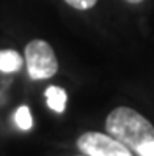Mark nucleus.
Returning a JSON list of instances; mask_svg holds the SVG:
<instances>
[{"instance_id":"nucleus-1","label":"nucleus","mask_w":154,"mask_h":156,"mask_svg":"<svg viewBox=\"0 0 154 156\" xmlns=\"http://www.w3.org/2000/svg\"><path fill=\"white\" fill-rule=\"evenodd\" d=\"M105 128L112 137L137 153L143 145L154 142V126L151 122L131 107L113 109L107 115Z\"/></svg>"},{"instance_id":"nucleus-2","label":"nucleus","mask_w":154,"mask_h":156,"mask_svg":"<svg viewBox=\"0 0 154 156\" xmlns=\"http://www.w3.org/2000/svg\"><path fill=\"white\" fill-rule=\"evenodd\" d=\"M25 63L29 76L35 80L49 79L58 71L55 52L52 46L44 40H32L25 46Z\"/></svg>"},{"instance_id":"nucleus-3","label":"nucleus","mask_w":154,"mask_h":156,"mask_svg":"<svg viewBox=\"0 0 154 156\" xmlns=\"http://www.w3.org/2000/svg\"><path fill=\"white\" fill-rule=\"evenodd\" d=\"M79 150L88 156H132L131 150L115 137L90 131L77 139Z\"/></svg>"},{"instance_id":"nucleus-4","label":"nucleus","mask_w":154,"mask_h":156,"mask_svg":"<svg viewBox=\"0 0 154 156\" xmlns=\"http://www.w3.org/2000/svg\"><path fill=\"white\" fill-rule=\"evenodd\" d=\"M46 101H47V106L52 109L53 112L61 114L65 112V107H66V101H68V95L66 91L63 90L61 87L57 85H49L46 88Z\"/></svg>"},{"instance_id":"nucleus-5","label":"nucleus","mask_w":154,"mask_h":156,"mask_svg":"<svg viewBox=\"0 0 154 156\" xmlns=\"http://www.w3.org/2000/svg\"><path fill=\"white\" fill-rule=\"evenodd\" d=\"M24 65V58L19 55V52L13 49L0 51V71L2 73H16Z\"/></svg>"},{"instance_id":"nucleus-6","label":"nucleus","mask_w":154,"mask_h":156,"mask_svg":"<svg viewBox=\"0 0 154 156\" xmlns=\"http://www.w3.org/2000/svg\"><path fill=\"white\" fill-rule=\"evenodd\" d=\"M14 120H16V125L21 128L22 131H29L32 129L33 126V118H32V112L27 106H21L19 109L16 111V115H14Z\"/></svg>"},{"instance_id":"nucleus-7","label":"nucleus","mask_w":154,"mask_h":156,"mask_svg":"<svg viewBox=\"0 0 154 156\" xmlns=\"http://www.w3.org/2000/svg\"><path fill=\"white\" fill-rule=\"evenodd\" d=\"M65 2L72 6V8H76V10H90V8H93L96 5L98 0H65Z\"/></svg>"},{"instance_id":"nucleus-8","label":"nucleus","mask_w":154,"mask_h":156,"mask_svg":"<svg viewBox=\"0 0 154 156\" xmlns=\"http://www.w3.org/2000/svg\"><path fill=\"white\" fill-rule=\"evenodd\" d=\"M139 153L142 156H154V142H149L146 145H143L142 148L139 150Z\"/></svg>"},{"instance_id":"nucleus-9","label":"nucleus","mask_w":154,"mask_h":156,"mask_svg":"<svg viewBox=\"0 0 154 156\" xmlns=\"http://www.w3.org/2000/svg\"><path fill=\"white\" fill-rule=\"evenodd\" d=\"M126 2H129V3H140V2H143V0H126Z\"/></svg>"}]
</instances>
